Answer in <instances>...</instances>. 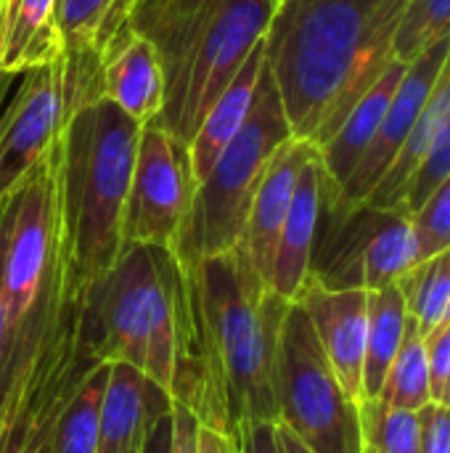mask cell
Segmentation results:
<instances>
[{
  "instance_id": "8",
  "label": "cell",
  "mask_w": 450,
  "mask_h": 453,
  "mask_svg": "<svg viewBox=\"0 0 450 453\" xmlns=\"http://www.w3.org/2000/svg\"><path fill=\"white\" fill-rule=\"evenodd\" d=\"M419 263L411 215L369 202L321 210L308 279L329 289H382Z\"/></svg>"
},
{
  "instance_id": "9",
  "label": "cell",
  "mask_w": 450,
  "mask_h": 453,
  "mask_svg": "<svg viewBox=\"0 0 450 453\" xmlns=\"http://www.w3.org/2000/svg\"><path fill=\"white\" fill-rule=\"evenodd\" d=\"M194 191L188 146L154 122L143 125L122 218V247L154 244L172 250Z\"/></svg>"
},
{
  "instance_id": "23",
  "label": "cell",
  "mask_w": 450,
  "mask_h": 453,
  "mask_svg": "<svg viewBox=\"0 0 450 453\" xmlns=\"http://www.w3.org/2000/svg\"><path fill=\"white\" fill-rule=\"evenodd\" d=\"M109 380V364H98L56 419L50 453H98L101 401Z\"/></svg>"
},
{
  "instance_id": "16",
  "label": "cell",
  "mask_w": 450,
  "mask_h": 453,
  "mask_svg": "<svg viewBox=\"0 0 450 453\" xmlns=\"http://www.w3.org/2000/svg\"><path fill=\"white\" fill-rule=\"evenodd\" d=\"M172 411V398L146 374L127 364H109L101 401L98 453H127L141 449L149 427Z\"/></svg>"
},
{
  "instance_id": "20",
  "label": "cell",
  "mask_w": 450,
  "mask_h": 453,
  "mask_svg": "<svg viewBox=\"0 0 450 453\" xmlns=\"http://www.w3.org/2000/svg\"><path fill=\"white\" fill-rule=\"evenodd\" d=\"M263 72H265V40L249 53V58L241 64V69L233 74V80L223 88V93L207 109V114L202 117V122L188 143L196 183L204 180V175L212 170L220 151L244 127L249 111H252V101L260 88Z\"/></svg>"
},
{
  "instance_id": "27",
  "label": "cell",
  "mask_w": 450,
  "mask_h": 453,
  "mask_svg": "<svg viewBox=\"0 0 450 453\" xmlns=\"http://www.w3.org/2000/svg\"><path fill=\"white\" fill-rule=\"evenodd\" d=\"M450 35V0H408L395 35V58L411 64Z\"/></svg>"
},
{
  "instance_id": "21",
  "label": "cell",
  "mask_w": 450,
  "mask_h": 453,
  "mask_svg": "<svg viewBox=\"0 0 450 453\" xmlns=\"http://www.w3.org/2000/svg\"><path fill=\"white\" fill-rule=\"evenodd\" d=\"M406 300L398 284L369 292V326L363 358V401L377 398L406 334Z\"/></svg>"
},
{
  "instance_id": "19",
  "label": "cell",
  "mask_w": 450,
  "mask_h": 453,
  "mask_svg": "<svg viewBox=\"0 0 450 453\" xmlns=\"http://www.w3.org/2000/svg\"><path fill=\"white\" fill-rule=\"evenodd\" d=\"M61 56L58 0H0V72L16 77Z\"/></svg>"
},
{
  "instance_id": "34",
  "label": "cell",
  "mask_w": 450,
  "mask_h": 453,
  "mask_svg": "<svg viewBox=\"0 0 450 453\" xmlns=\"http://www.w3.org/2000/svg\"><path fill=\"white\" fill-rule=\"evenodd\" d=\"M199 453H236L231 435L212 430V427H199Z\"/></svg>"
},
{
  "instance_id": "14",
  "label": "cell",
  "mask_w": 450,
  "mask_h": 453,
  "mask_svg": "<svg viewBox=\"0 0 450 453\" xmlns=\"http://www.w3.org/2000/svg\"><path fill=\"white\" fill-rule=\"evenodd\" d=\"M318 151L310 141L302 138H289L278 146L273 159L268 162L260 186L252 196V207L247 215V228H244V242L241 247L247 250L252 265L257 273L268 281L271 279V265L278 244L281 226L286 220L289 204L294 199L297 180L302 175V167L310 162V157Z\"/></svg>"
},
{
  "instance_id": "18",
  "label": "cell",
  "mask_w": 450,
  "mask_h": 453,
  "mask_svg": "<svg viewBox=\"0 0 450 453\" xmlns=\"http://www.w3.org/2000/svg\"><path fill=\"white\" fill-rule=\"evenodd\" d=\"M406 61H393L387 66V72L363 93V98L350 109V114L345 117V122L337 127V133L318 146V157H321V167L326 173V191L337 194L347 178L353 175V170L358 167V162L363 159L366 149L371 146L385 111L398 90L400 77L406 74Z\"/></svg>"
},
{
  "instance_id": "13",
  "label": "cell",
  "mask_w": 450,
  "mask_h": 453,
  "mask_svg": "<svg viewBox=\"0 0 450 453\" xmlns=\"http://www.w3.org/2000/svg\"><path fill=\"white\" fill-rule=\"evenodd\" d=\"M337 374L342 388L358 403L363 401V358L369 326V292L366 289H329L308 279L297 300Z\"/></svg>"
},
{
  "instance_id": "33",
  "label": "cell",
  "mask_w": 450,
  "mask_h": 453,
  "mask_svg": "<svg viewBox=\"0 0 450 453\" xmlns=\"http://www.w3.org/2000/svg\"><path fill=\"white\" fill-rule=\"evenodd\" d=\"M170 443H172V411L159 417L149 427V433H146L138 453H170Z\"/></svg>"
},
{
  "instance_id": "25",
  "label": "cell",
  "mask_w": 450,
  "mask_h": 453,
  "mask_svg": "<svg viewBox=\"0 0 450 453\" xmlns=\"http://www.w3.org/2000/svg\"><path fill=\"white\" fill-rule=\"evenodd\" d=\"M395 284L406 300V313L424 337L450 321V250L416 263Z\"/></svg>"
},
{
  "instance_id": "38",
  "label": "cell",
  "mask_w": 450,
  "mask_h": 453,
  "mask_svg": "<svg viewBox=\"0 0 450 453\" xmlns=\"http://www.w3.org/2000/svg\"><path fill=\"white\" fill-rule=\"evenodd\" d=\"M40 453H50V446H45V449H42V451Z\"/></svg>"
},
{
  "instance_id": "11",
  "label": "cell",
  "mask_w": 450,
  "mask_h": 453,
  "mask_svg": "<svg viewBox=\"0 0 450 453\" xmlns=\"http://www.w3.org/2000/svg\"><path fill=\"white\" fill-rule=\"evenodd\" d=\"M448 53L450 35L438 40L432 48H427L419 58H414L406 66V74L398 82V90L385 111V119H382L371 146L366 149L363 159L358 162V167L353 170V175L337 194L324 191V207H332V210L353 207V204L366 202L374 194V188L382 183V178L390 173V167L400 157L403 146L408 143L414 125L419 119V111H422Z\"/></svg>"
},
{
  "instance_id": "10",
  "label": "cell",
  "mask_w": 450,
  "mask_h": 453,
  "mask_svg": "<svg viewBox=\"0 0 450 453\" xmlns=\"http://www.w3.org/2000/svg\"><path fill=\"white\" fill-rule=\"evenodd\" d=\"M74 111L80 106L64 56L48 66L24 72L13 101L0 111V202L48 157Z\"/></svg>"
},
{
  "instance_id": "32",
  "label": "cell",
  "mask_w": 450,
  "mask_h": 453,
  "mask_svg": "<svg viewBox=\"0 0 450 453\" xmlns=\"http://www.w3.org/2000/svg\"><path fill=\"white\" fill-rule=\"evenodd\" d=\"M199 427L202 422L191 409L172 401V443L170 453H199Z\"/></svg>"
},
{
  "instance_id": "26",
  "label": "cell",
  "mask_w": 450,
  "mask_h": 453,
  "mask_svg": "<svg viewBox=\"0 0 450 453\" xmlns=\"http://www.w3.org/2000/svg\"><path fill=\"white\" fill-rule=\"evenodd\" d=\"M361 433L366 453H422L419 417L377 398L361 401Z\"/></svg>"
},
{
  "instance_id": "28",
  "label": "cell",
  "mask_w": 450,
  "mask_h": 453,
  "mask_svg": "<svg viewBox=\"0 0 450 453\" xmlns=\"http://www.w3.org/2000/svg\"><path fill=\"white\" fill-rule=\"evenodd\" d=\"M419 263L450 250V173L435 191L411 212Z\"/></svg>"
},
{
  "instance_id": "36",
  "label": "cell",
  "mask_w": 450,
  "mask_h": 453,
  "mask_svg": "<svg viewBox=\"0 0 450 453\" xmlns=\"http://www.w3.org/2000/svg\"><path fill=\"white\" fill-rule=\"evenodd\" d=\"M11 80H13V74H5V72H0V111H3V101H5V96H8Z\"/></svg>"
},
{
  "instance_id": "6",
  "label": "cell",
  "mask_w": 450,
  "mask_h": 453,
  "mask_svg": "<svg viewBox=\"0 0 450 453\" xmlns=\"http://www.w3.org/2000/svg\"><path fill=\"white\" fill-rule=\"evenodd\" d=\"M292 138L276 82L263 72L252 111L236 138L220 151L204 180L196 183L188 215L172 247L183 268L236 250L244 242L247 215L260 178L284 141Z\"/></svg>"
},
{
  "instance_id": "22",
  "label": "cell",
  "mask_w": 450,
  "mask_h": 453,
  "mask_svg": "<svg viewBox=\"0 0 450 453\" xmlns=\"http://www.w3.org/2000/svg\"><path fill=\"white\" fill-rule=\"evenodd\" d=\"M130 0H58L64 53L101 58L109 37L125 24Z\"/></svg>"
},
{
  "instance_id": "24",
  "label": "cell",
  "mask_w": 450,
  "mask_h": 453,
  "mask_svg": "<svg viewBox=\"0 0 450 453\" xmlns=\"http://www.w3.org/2000/svg\"><path fill=\"white\" fill-rule=\"evenodd\" d=\"M377 401H382L390 409L414 411V414L432 401L424 334L419 332V326L411 316L406 319L403 342H400L398 356L393 358V364L387 369V377L382 382Z\"/></svg>"
},
{
  "instance_id": "5",
  "label": "cell",
  "mask_w": 450,
  "mask_h": 453,
  "mask_svg": "<svg viewBox=\"0 0 450 453\" xmlns=\"http://www.w3.org/2000/svg\"><path fill=\"white\" fill-rule=\"evenodd\" d=\"M143 125L98 98L72 114L61 138L58 199L77 284L114 265L122 252V218Z\"/></svg>"
},
{
  "instance_id": "35",
  "label": "cell",
  "mask_w": 450,
  "mask_h": 453,
  "mask_svg": "<svg viewBox=\"0 0 450 453\" xmlns=\"http://www.w3.org/2000/svg\"><path fill=\"white\" fill-rule=\"evenodd\" d=\"M276 433H278V446L281 453H313L289 427H284L281 422H276Z\"/></svg>"
},
{
  "instance_id": "4",
  "label": "cell",
  "mask_w": 450,
  "mask_h": 453,
  "mask_svg": "<svg viewBox=\"0 0 450 453\" xmlns=\"http://www.w3.org/2000/svg\"><path fill=\"white\" fill-rule=\"evenodd\" d=\"M281 0H130L127 24L162 64L164 106L154 125L191 143L202 117L265 40Z\"/></svg>"
},
{
  "instance_id": "29",
  "label": "cell",
  "mask_w": 450,
  "mask_h": 453,
  "mask_svg": "<svg viewBox=\"0 0 450 453\" xmlns=\"http://www.w3.org/2000/svg\"><path fill=\"white\" fill-rule=\"evenodd\" d=\"M427 366H430V393L432 401L443 403L450 390V321L440 324L424 337Z\"/></svg>"
},
{
  "instance_id": "1",
  "label": "cell",
  "mask_w": 450,
  "mask_h": 453,
  "mask_svg": "<svg viewBox=\"0 0 450 453\" xmlns=\"http://www.w3.org/2000/svg\"><path fill=\"white\" fill-rule=\"evenodd\" d=\"M191 356L175 403L231 435L249 419L278 422L276 353L289 300L276 295L239 244L186 268Z\"/></svg>"
},
{
  "instance_id": "3",
  "label": "cell",
  "mask_w": 450,
  "mask_h": 453,
  "mask_svg": "<svg viewBox=\"0 0 450 453\" xmlns=\"http://www.w3.org/2000/svg\"><path fill=\"white\" fill-rule=\"evenodd\" d=\"M80 337L101 364H127L180 395L194 319L188 276L167 247L127 244L109 271L82 289Z\"/></svg>"
},
{
  "instance_id": "30",
  "label": "cell",
  "mask_w": 450,
  "mask_h": 453,
  "mask_svg": "<svg viewBox=\"0 0 450 453\" xmlns=\"http://www.w3.org/2000/svg\"><path fill=\"white\" fill-rule=\"evenodd\" d=\"M422 453H450V406L430 401L416 411Z\"/></svg>"
},
{
  "instance_id": "37",
  "label": "cell",
  "mask_w": 450,
  "mask_h": 453,
  "mask_svg": "<svg viewBox=\"0 0 450 453\" xmlns=\"http://www.w3.org/2000/svg\"><path fill=\"white\" fill-rule=\"evenodd\" d=\"M443 403H448L450 406V390H448V395H446V401H443Z\"/></svg>"
},
{
  "instance_id": "40",
  "label": "cell",
  "mask_w": 450,
  "mask_h": 453,
  "mask_svg": "<svg viewBox=\"0 0 450 453\" xmlns=\"http://www.w3.org/2000/svg\"><path fill=\"white\" fill-rule=\"evenodd\" d=\"M363 453H366V451H363Z\"/></svg>"
},
{
  "instance_id": "31",
  "label": "cell",
  "mask_w": 450,
  "mask_h": 453,
  "mask_svg": "<svg viewBox=\"0 0 450 453\" xmlns=\"http://www.w3.org/2000/svg\"><path fill=\"white\" fill-rule=\"evenodd\" d=\"M231 441L236 453H281L276 422L271 419H249L236 425Z\"/></svg>"
},
{
  "instance_id": "15",
  "label": "cell",
  "mask_w": 450,
  "mask_h": 453,
  "mask_svg": "<svg viewBox=\"0 0 450 453\" xmlns=\"http://www.w3.org/2000/svg\"><path fill=\"white\" fill-rule=\"evenodd\" d=\"M103 98L130 119L149 125L164 106V77L154 45L127 21L109 37L101 53Z\"/></svg>"
},
{
  "instance_id": "7",
  "label": "cell",
  "mask_w": 450,
  "mask_h": 453,
  "mask_svg": "<svg viewBox=\"0 0 450 453\" xmlns=\"http://www.w3.org/2000/svg\"><path fill=\"white\" fill-rule=\"evenodd\" d=\"M276 409L313 453H363L361 403L337 380L313 324L289 303L276 353Z\"/></svg>"
},
{
  "instance_id": "12",
  "label": "cell",
  "mask_w": 450,
  "mask_h": 453,
  "mask_svg": "<svg viewBox=\"0 0 450 453\" xmlns=\"http://www.w3.org/2000/svg\"><path fill=\"white\" fill-rule=\"evenodd\" d=\"M450 173V53L419 111L400 157L366 199L374 207L414 212Z\"/></svg>"
},
{
  "instance_id": "39",
  "label": "cell",
  "mask_w": 450,
  "mask_h": 453,
  "mask_svg": "<svg viewBox=\"0 0 450 453\" xmlns=\"http://www.w3.org/2000/svg\"><path fill=\"white\" fill-rule=\"evenodd\" d=\"M138 451H141V449H135V451H127V453H138Z\"/></svg>"
},
{
  "instance_id": "2",
  "label": "cell",
  "mask_w": 450,
  "mask_h": 453,
  "mask_svg": "<svg viewBox=\"0 0 450 453\" xmlns=\"http://www.w3.org/2000/svg\"><path fill=\"white\" fill-rule=\"evenodd\" d=\"M408 0H281L265 64L294 138L324 146L395 61Z\"/></svg>"
},
{
  "instance_id": "17",
  "label": "cell",
  "mask_w": 450,
  "mask_h": 453,
  "mask_svg": "<svg viewBox=\"0 0 450 453\" xmlns=\"http://www.w3.org/2000/svg\"><path fill=\"white\" fill-rule=\"evenodd\" d=\"M324 191H326V173L316 151L310 162L302 167V175L297 180L294 199L281 226L273 265H271V279H268V287L289 303L297 300L310 273V255L318 236Z\"/></svg>"
}]
</instances>
